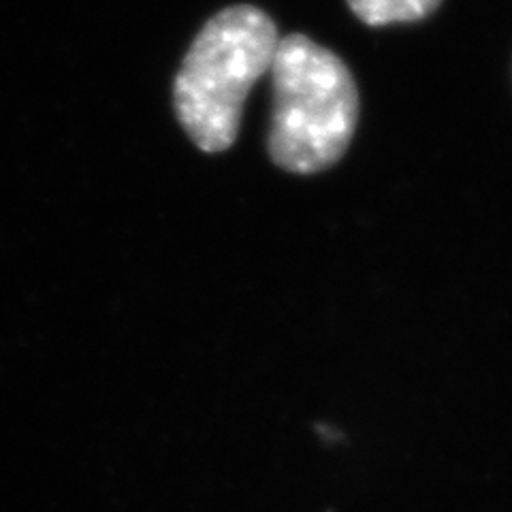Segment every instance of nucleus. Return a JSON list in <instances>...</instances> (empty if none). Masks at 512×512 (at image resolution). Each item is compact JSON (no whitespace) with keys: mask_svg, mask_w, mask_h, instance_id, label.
Returning <instances> with one entry per match:
<instances>
[{"mask_svg":"<svg viewBox=\"0 0 512 512\" xmlns=\"http://www.w3.org/2000/svg\"><path fill=\"white\" fill-rule=\"evenodd\" d=\"M350 11L367 26L419 22L434 13L442 0H346Z\"/></svg>","mask_w":512,"mask_h":512,"instance_id":"obj_3","label":"nucleus"},{"mask_svg":"<svg viewBox=\"0 0 512 512\" xmlns=\"http://www.w3.org/2000/svg\"><path fill=\"white\" fill-rule=\"evenodd\" d=\"M278 28L254 5H233L205 22L175 75L173 105L203 152L229 150L242 126L250 90L269 73Z\"/></svg>","mask_w":512,"mask_h":512,"instance_id":"obj_2","label":"nucleus"},{"mask_svg":"<svg viewBox=\"0 0 512 512\" xmlns=\"http://www.w3.org/2000/svg\"><path fill=\"white\" fill-rule=\"evenodd\" d=\"M269 75V158L297 175L333 167L346 154L359 122V90L346 62L293 32L280 37Z\"/></svg>","mask_w":512,"mask_h":512,"instance_id":"obj_1","label":"nucleus"}]
</instances>
